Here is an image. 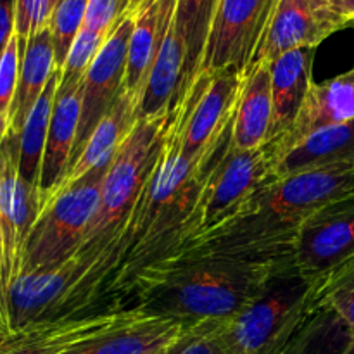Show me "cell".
Wrapping results in <instances>:
<instances>
[{
  "label": "cell",
  "mask_w": 354,
  "mask_h": 354,
  "mask_svg": "<svg viewBox=\"0 0 354 354\" xmlns=\"http://www.w3.org/2000/svg\"><path fill=\"white\" fill-rule=\"evenodd\" d=\"M289 263L294 259L178 249L142 266L114 294V304L189 325L227 324Z\"/></svg>",
  "instance_id": "6da1fadb"
},
{
  "label": "cell",
  "mask_w": 354,
  "mask_h": 354,
  "mask_svg": "<svg viewBox=\"0 0 354 354\" xmlns=\"http://www.w3.org/2000/svg\"><path fill=\"white\" fill-rule=\"evenodd\" d=\"M353 190L354 165H335L273 178L230 227L182 249L294 259L297 235L304 223L322 207Z\"/></svg>",
  "instance_id": "7a4b0ae2"
},
{
  "label": "cell",
  "mask_w": 354,
  "mask_h": 354,
  "mask_svg": "<svg viewBox=\"0 0 354 354\" xmlns=\"http://www.w3.org/2000/svg\"><path fill=\"white\" fill-rule=\"evenodd\" d=\"M130 245L128 225L109 237L83 242L62 261L17 277L7 292L9 330L14 334L61 318L95 313L90 308L109 290Z\"/></svg>",
  "instance_id": "3957f363"
},
{
  "label": "cell",
  "mask_w": 354,
  "mask_h": 354,
  "mask_svg": "<svg viewBox=\"0 0 354 354\" xmlns=\"http://www.w3.org/2000/svg\"><path fill=\"white\" fill-rule=\"evenodd\" d=\"M317 308L318 279L289 263L234 320L221 324V334L232 354H282Z\"/></svg>",
  "instance_id": "277c9868"
},
{
  "label": "cell",
  "mask_w": 354,
  "mask_h": 354,
  "mask_svg": "<svg viewBox=\"0 0 354 354\" xmlns=\"http://www.w3.org/2000/svg\"><path fill=\"white\" fill-rule=\"evenodd\" d=\"M273 178L272 161L265 147L239 151L230 142L211 166L189 220L185 241L176 249L196 244L207 235L230 227Z\"/></svg>",
  "instance_id": "5b68a950"
},
{
  "label": "cell",
  "mask_w": 354,
  "mask_h": 354,
  "mask_svg": "<svg viewBox=\"0 0 354 354\" xmlns=\"http://www.w3.org/2000/svg\"><path fill=\"white\" fill-rule=\"evenodd\" d=\"M169 114L140 118L118 149L104 175L99 209L83 242L109 237L130 225L135 204L138 203L161 151Z\"/></svg>",
  "instance_id": "8992f818"
},
{
  "label": "cell",
  "mask_w": 354,
  "mask_h": 354,
  "mask_svg": "<svg viewBox=\"0 0 354 354\" xmlns=\"http://www.w3.org/2000/svg\"><path fill=\"white\" fill-rule=\"evenodd\" d=\"M107 166L109 162L93 168L45 204L28 235L19 275L54 265L78 251L99 209Z\"/></svg>",
  "instance_id": "52a82bcc"
},
{
  "label": "cell",
  "mask_w": 354,
  "mask_h": 354,
  "mask_svg": "<svg viewBox=\"0 0 354 354\" xmlns=\"http://www.w3.org/2000/svg\"><path fill=\"white\" fill-rule=\"evenodd\" d=\"M277 6L279 0H218L199 75L245 71L258 55Z\"/></svg>",
  "instance_id": "ba28073f"
},
{
  "label": "cell",
  "mask_w": 354,
  "mask_h": 354,
  "mask_svg": "<svg viewBox=\"0 0 354 354\" xmlns=\"http://www.w3.org/2000/svg\"><path fill=\"white\" fill-rule=\"evenodd\" d=\"M245 71L199 75L178 102L182 113V152L199 158L223 138L234 121Z\"/></svg>",
  "instance_id": "9c48e42d"
},
{
  "label": "cell",
  "mask_w": 354,
  "mask_h": 354,
  "mask_svg": "<svg viewBox=\"0 0 354 354\" xmlns=\"http://www.w3.org/2000/svg\"><path fill=\"white\" fill-rule=\"evenodd\" d=\"M19 137L7 133L0 142V237H2V270H0V306L7 318V292L21 273L23 251L28 235L38 218V194L21 180L17 171Z\"/></svg>",
  "instance_id": "30bf717a"
},
{
  "label": "cell",
  "mask_w": 354,
  "mask_h": 354,
  "mask_svg": "<svg viewBox=\"0 0 354 354\" xmlns=\"http://www.w3.org/2000/svg\"><path fill=\"white\" fill-rule=\"evenodd\" d=\"M131 30H133V10L121 17L120 23L111 30L102 48L95 55L83 78L78 133L68 168L76 161L97 124L106 116L118 95L123 92Z\"/></svg>",
  "instance_id": "8fae6325"
},
{
  "label": "cell",
  "mask_w": 354,
  "mask_h": 354,
  "mask_svg": "<svg viewBox=\"0 0 354 354\" xmlns=\"http://www.w3.org/2000/svg\"><path fill=\"white\" fill-rule=\"evenodd\" d=\"M354 254V190L322 207L301 228L294 263L311 279L325 275Z\"/></svg>",
  "instance_id": "7c38bea8"
},
{
  "label": "cell",
  "mask_w": 354,
  "mask_h": 354,
  "mask_svg": "<svg viewBox=\"0 0 354 354\" xmlns=\"http://www.w3.org/2000/svg\"><path fill=\"white\" fill-rule=\"evenodd\" d=\"M342 28H346V24L337 14L320 9L311 0H279L252 64H270L282 54L296 48H317Z\"/></svg>",
  "instance_id": "4fadbf2b"
},
{
  "label": "cell",
  "mask_w": 354,
  "mask_h": 354,
  "mask_svg": "<svg viewBox=\"0 0 354 354\" xmlns=\"http://www.w3.org/2000/svg\"><path fill=\"white\" fill-rule=\"evenodd\" d=\"M354 120V68L324 83H313L292 127L265 145L272 168L287 151L322 128Z\"/></svg>",
  "instance_id": "5bb4252c"
},
{
  "label": "cell",
  "mask_w": 354,
  "mask_h": 354,
  "mask_svg": "<svg viewBox=\"0 0 354 354\" xmlns=\"http://www.w3.org/2000/svg\"><path fill=\"white\" fill-rule=\"evenodd\" d=\"M138 315L140 311L106 308L83 317L61 318L14 332L7 348L0 354H62L118 325L133 320Z\"/></svg>",
  "instance_id": "9a60e30c"
},
{
  "label": "cell",
  "mask_w": 354,
  "mask_h": 354,
  "mask_svg": "<svg viewBox=\"0 0 354 354\" xmlns=\"http://www.w3.org/2000/svg\"><path fill=\"white\" fill-rule=\"evenodd\" d=\"M197 325L140 313L62 354H154L178 344Z\"/></svg>",
  "instance_id": "2e32d148"
},
{
  "label": "cell",
  "mask_w": 354,
  "mask_h": 354,
  "mask_svg": "<svg viewBox=\"0 0 354 354\" xmlns=\"http://www.w3.org/2000/svg\"><path fill=\"white\" fill-rule=\"evenodd\" d=\"M80 109H82V85L62 86L59 83L50 124H48L47 144H45L44 159H41L40 178H38L40 211L54 196L68 171L76 133H78Z\"/></svg>",
  "instance_id": "e0dca14e"
},
{
  "label": "cell",
  "mask_w": 354,
  "mask_h": 354,
  "mask_svg": "<svg viewBox=\"0 0 354 354\" xmlns=\"http://www.w3.org/2000/svg\"><path fill=\"white\" fill-rule=\"evenodd\" d=\"M178 0H140L133 9L123 90L140 104L152 62L175 17Z\"/></svg>",
  "instance_id": "ac0fdd59"
},
{
  "label": "cell",
  "mask_w": 354,
  "mask_h": 354,
  "mask_svg": "<svg viewBox=\"0 0 354 354\" xmlns=\"http://www.w3.org/2000/svg\"><path fill=\"white\" fill-rule=\"evenodd\" d=\"M138 120H140V104L123 90L118 95V99L114 100L113 106L109 107L106 116L97 124L86 144L83 145L76 161L68 168L64 180L59 185V189L55 190L54 196H57L59 192L66 190L68 187L75 185L78 180H82L93 168H99V166L111 162V159L114 158L121 144L127 140V137L131 133Z\"/></svg>",
  "instance_id": "d6986e66"
},
{
  "label": "cell",
  "mask_w": 354,
  "mask_h": 354,
  "mask_svg": "<svg viewBox=\"0 0 354 354\" xmlns=\"http://www.w3.org/2000/svg\"><path fill=\"white\" fill-rule=\"evenodd\" d=\"M273 124L272 76L268 62L249 66L234 114L232 145L239 151H254L270 142Z\"/></svg>",
  "instance_id": "ffe728a7"
},
{
  "label": "cell",
  "mask_w": 354,
  "mask_h": 354,
  "mask_svg": "<svg viewBox=\"0 0 354 354\" xmlns=\"http://www.w3.org/2000/svg\"><path fill=\"white\" fill-rule=\"evenodd\" d=\"M313 47L289 50L270 62L273 97V124L270 142L282 137L294 124L313 85Z\"/></svg>",
  "instance_id": "44dd1931"
},
{
  "label": "cell",
  "mask_w": 354,
  "mask_h": 354,
  "mask_svg": "<svg viewBox=\"0 0 354 354\" xmlns=\"http://www.w3.org/2000/svg\"><path fill=\"white\" fill-rule=\"evenodd\" d=\"M185 59V44L175 12L149 73L147 85L140 100V118L165 116L178 106Z\"/></svg>",
  "instance_id": "7402d4cb"
},
{
  "label": "cell",
  "mask_w": 354,
  "mask_h": 354,
  "mask_svg": "<svg viewBox=\"0 0 354 354\" xmlns=\"http://www.w3.org/2000/svg\"><path fill=\"white\" fill-rule=\"evenodd\" d=\"M335 165H354V120L308 135L273 165V175L282 178Z\"/></svg>",
  "instance_id": "603a6c76"
},
{
  "label": "cell",
  "mask_w": 354,
  "mask_h": 354,
  "mask_svg": "<svg viewBox=\"0 0 354 354\" xmlns=\"http://www.w3.org/2000/svg\"><path fill=\"white\" fill-rule=\"evenodd\" d=\"M55 69L57 68H55L54 44H52V35L47 26L40 33L31 37L24 45L7 133L19 137L31 109L44 93L45 86H47L48 80L52 78Z\"/></svg>",
  "instance_id": "cb8c5ba5"
},
{
  "label": "cell",
  "mask_w": 354,
  "mask_h": 354,
  "mask_svg": "<svg viewBox=\"0 0 354 354\" xmlns=\"http://www.w3.org/2000/svg\"><path fill=\"white\" fill-rule=\"evenodd\" d=\"M59 83H61V69H55L52 78L48 80L44 93L31 109L26 123L19 135V159H17V171L21 180L30 185L38 194V178H40L41 159H44L45 144H47L48 124H50L54 100L57 95Z\"/></svg>",
  "instance_id": "d4e9b609"
},
{
  "label": "cell",
  "mask_w": 354,
  "mask_h": 354,
  "mask_svg": "<svg viewBox=\"0 0 354 354\" xmlns=\"http://www.w3.org/2000/svg\"><path fill=\"white\" fill-rule=\"evenodd\" d=\"M353 346L351 325L332 308L318 304L282 354H351Z\"/></svg>",
  "instance_id": "484cf974"
},
{
  "label": "cell",
  "mask_w": 354,
  "mask_h": 354,
  "mask_svg": "<svg viewBox=\"0 0 354 354\" xmlns=\"http://www.w3.org/2000/svg\"><path fill=\"white\" fill-rule=\"evenodd\" d=\"M216 6L218 0H178L176 3V23H178L187 52L180 100L185 97L194 80L199 75Z\"/></svg>",
  "instance_id": "4316f807"
},
{
  "label": "cell",
  "mask_w": 354,
  "mask_h": 354,
  "mask_svg": "<svg viewBox=\"0 0 354 354\" xmlns=\"http://www.w3.org/2000/svg\"><path fill=\"white\" fill-rule=\"evenodd\" d=\"M318 304L332 308L354 328V254L318 277Z\"/></svg>",
  "instance_id": "83f0119b"
},
{
  "label": "cell",
  "mask_w": 354,
  "mask_h": 354,
  "mask_svg": "<svg viewBox=\"0 0 354 354\" xmlns=\"http://www.w3.org/2000/svg\"><path fill=\"white\" fill-rule=\"evenodd\" d=\"M88 0H57L52 10L48 30L55 52V68L62 69L75 38L85 23Z\"/></svg>",
  "instance_id": "f1b7e54d"
},
{
  "label": "cell",
  "mask_w": 354,
  "mask_h": 354,
  "mask_svg": "<svg viewBox=\"0 0 354 354\" xmlns=\"http://www.w3.org/2000/svg\"><path fill=\"white\" fill-rule=\"evenodd\" d=\"M106 38V35L95 33V31L86 30V28L80 30L78 37L73 41L71 50H69L64 66L61 69L62 86L82 85L86 71L92 66L95 55L102 48Z\"/></svg>",
  "instance_id": "f546056e"
},
{
  "label": "cell",
  "mask_w": 354,
  "mask_h": 354,
  "mask_svg": "<svg viewBox=\"0 0 354 354\" xmlns=\"http://www.w3.org/2000/svg\"><path fill=\"white\" fill-rule=\"evenodd\" d=\"M23 52L24 48L21 47L19 38L14 33L3 54L0 55V142L9 131L10 109H12L14 95H16Z\"/></svg>",
  "instance_id": "4dcf8cb0"
},
{
  "label": "cell",
  "mask_w": 354,
  "mask_h": 354,
  "mask_svg": "<svg viewBox=\"0 0 354 354\" xmlns=\"http://www.w3.org/2000/svg\"><path fill=\"white\" fill-rule=\"evenodd\" d=\"M54 2L52 0H16V35L21 45L26 41L50 23Z\"/></svg>",
  "instance_id": "1f68e13d"
},
{
  "label": "cell",
  "mask_w": 354,
  "mask_h": 354,
  "mask_svg": "<svg viewBox=\"0 0 354 354\" xmlns=\"http://www.w3.org/2000/svg\"><path fill=\"white\" fill-rule=\"evenodd\" d=\"M133 9V0H88L83 28L107 37L121 17Z\"/></svg>",
  "instance_id": "d6a6232c"
},
{
  "label": "cell",
  "mask_w": 354,
  "mask_h": 354,
  "mask_svg": "<svg viewBox=\"0 0 354 354\" xmlns=\"http://www.w3.org/2000/svg\"><path fill=\"white\" fill-rule=\"evenodd\" d=\"M175 354H232V351L221 334V324H203L176 346Z\"/></svg>",
  "instance_id": "836d02e7"
},
{
  "label": "cell",
  "mask_w": 354,
  "mask_h": 354,
  "mask_svg": "<svg viewBox=\"0 0 354 354\" xmlns=\"http://www.w3.org/2000/svg\"><path fill=\"white\" fill-rule=\"evenodd\" d=\"M16 0H0V55L16 33Z\"/></svg>",
  "instance_id": "e575fe53"
},
{
  "label": "cell",
  "mask_w": 354,
  "mask_h": 354,
  "mask_svg": "<svg viewBox=\"0 0 354 354\" xmlns=\"http://www.w3.org/2000/svg\"><path fill=\"white\" fill-rule=\"evenodd\" d=\"M334 10L346 26L354 24V0H334Z\"/></svg>",
  "instance_id": "d590c367"
},
{
  "label": "cell",
  "mask_w": 354,
  "mask_h": 354,
  "mask_svg": "<svg viewBox=\"0 0 354 354\" xmlns=\"http://www.w3.org/2000/svg\"><path fill=\"white\" fill-rule=\"evenodd\" d=\"M311 2H313L317 7H320V9L332 10V12L335 14V10H334V0H311ZM342 23H344V21H342ZM346 28H348V26H346Z\"/></svg>",
  "instance_id": "8d00e7d4"
},
{
  "label": "cell",
  "mask_w": 354,
  "mask_h": 354,
  "mask_svg": "<svg viewBox=\"0 0 354 354\" xmlns=\"http://www.w3.org/2000/svg\"><path fill=\"white\" fill-rule=\"evenodd\" d=\"M10 337H12V334H7V332H0V353H2L3 349L7 348Z\"/></svg>",
  "instance_id": "74e56055"
},
{
  "label": "cell",
  "mask_w": 354,
  "mask_h": 354,
  "mask_svg": "<svg viewBox=\"0 0 354 354\" xmlns=\"http://www.w3.org/2000/svg\"><path fill=\"white\" fill-rule=\"evenodd\" d=\"M182 341H183V339H182ZM182 341H180V342H182ZM180 342H178V344H180ZM178 344L171 346V348H168V349H162V351L154 353V354H175V351H176V346H178Z\"/></svg>",
  "instance_id": "f35d334b"
},
{
  "label": "cell",
  "mask_w": 354,
  "mask_h": 354,
  "mask_svg": "<svg viewBox=\"0 0 354 354\" xmlns=\"http://www.w3.org/2000/svg\"><path fill=\"white\" fill-rule=\"evenodd\" d=\"M138 2H140V0H133V3H135V7H137V3H138Z\"/></svg>",
  "instance_id": "ab89813d"
},
{
  "label": "cell",
  "mask_w": 354,
  "mask_h": 354,
  "mask_svg": "<svg viewBox=\"0 0 354 354\" xmlns=\"http://www.w3.org/2000/svg\"><path fill=\"white\" fill-rule=\"evenodd\" d=\"M351 354H354V346H353V349H351Z\"/></svg>",
  "instance_id": "60d3db41"
},
{
  "label": "cell",
  "mask_w": 354,
  "mask_h": 354,
  "mask_svg": "<svg viewBox=\"0 0 354 354\" xmlns=\"http://www.w3.org/2000/svg\"><path fill=\"white\" fill-rule=\"evenodd\" d=\"M52 2H54V6H55V2H57V0H52Z\"/></svg>",
  "instance_id": "b9f144b4"
},
{
  "label": "cell",
  "mask_w": 354,
  "mask_h": 354,
  "mask_svg": "<svg viewBox=\"0 0 354 354\" xmlns=\"http://www.w3.org/2000/svg\"><path fill=\"white\" fill-rule=\"evenodd\" d=\"M353 26H354V24H353Z\"/></svg>",
  "instance_id": "7bdbcfd3"
}]
</instances>
